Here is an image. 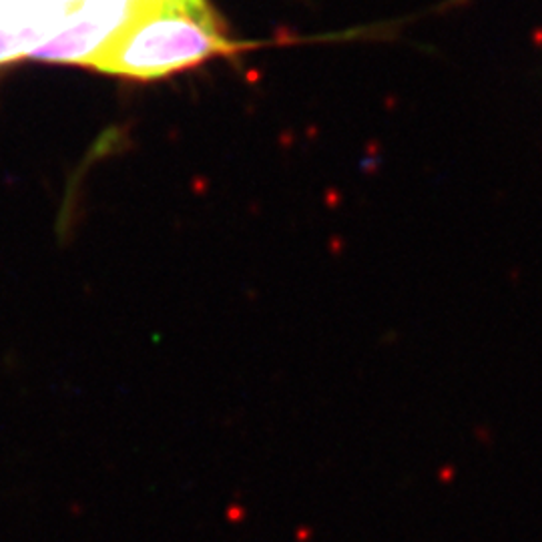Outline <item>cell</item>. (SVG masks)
Instances as JSON below:
<instances>
[{
	"label": "cell",
	"instance_id": "7a4b0ae2",
	"mask_svg": "<svg viewBox=\"0 0 542 542\" xmlns=\"http://www.w3.org/2000/svg\"><path fill=\"white\" fill-rule=\"evenodd\" d=\"M68 24L60 22H44V20H24V18H0V64L30 58V54L50 40L56 32H60Z\"/></svg>",
	"mask_w": 542,
	"mask_h": 542
},
{
	"label": "cell",
	"instance_id": "6da1fadb",
	"mask_svg": "<svg viewBox=\"0 0 542 542\" xmlns=\"http://www.w3.org/2000/svg\"><path fill=\"white\" fill-rule=\"evenodd\" d=\"M231 50L235 44L207 0H127L123 22L83 66L153 81Z\"/></svg>",
	"mask_w": 542,
	"mask_h": 542
}]
</instances>
